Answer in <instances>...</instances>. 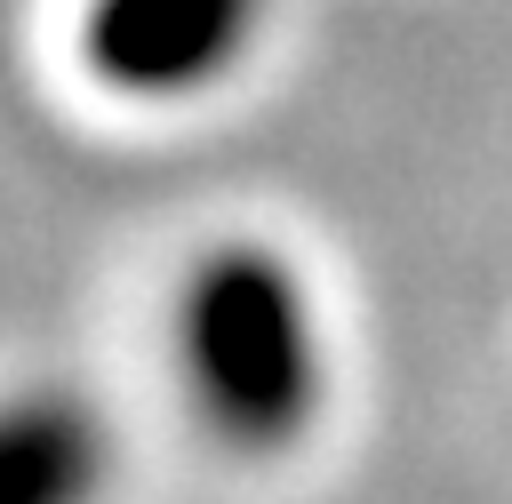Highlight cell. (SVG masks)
Instances as JSON below:
<instances>
[{"instance_id":"6da1fadb","label":"cell","mask_w":512,"mask_h":504,"mask_svg":"<svg viewBox=\"0 0 512 504\" xmlns=\"http://www.w3.org/2000/svg\"><path fill=\"white\" fill-rule=\"evenodd\" d=\"M176 368L208 432L232 448H280L320 408V344L296 272L272 248H216L176 296Z\"/></svg>"},{"instance_id":"7a4b0ae2","label":"cell","mask_w":512,"mask_h":504,"mask_svg":"<svg viewBox=\"0 0 512 504\" xmlns=\"http://www.w3.org/2000/svg\"><path fill=\"white\" fill-rule=\"evenodd\" d=\"M256 32V0H88L80 56L120 96L208 88Z\"/></svg>"},{"instance_id":"3957f363","label":"cell","mask_w":512,"mask_h":504,"mask_svg":"<svg viewBox=\"0 0 512 504\" xmlns=\"http://www.w3.org/2000/svg\"><path fill=\"white\" fill-rule=\"evenodd\" d=\"M104 424L72 392H8L0 400V504H96L104 488Z\"/></svg>"}]
</instances>
